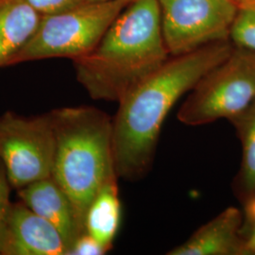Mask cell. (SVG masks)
<instances>
[{
	"label": "cell",
	"instance_id": "18",
	"mask_svg": "<svg viewBox=\"0 0 255 255\" xmlns=\"http://www.w3.org/2000/svg\"><path fill=\"white\" fill-rule=\"evenodd\" d=\"M245 255L255 254V222L252 224V231L250 236L244 241Z\"/></svg>",
	"mask_w": 255,
	"mask_h": 255
},
{
	"label": "cell",
	"instance_id": "1",
	"mask_svg": "<svg viewBox=\"0 0 255 255\" xmlns=\"http://www.w3.org/2000/svg\"><path fill=\"white\" fill-rule=\"evenodd\" d=\"M234 47L227 40L170 56L120 100L113 119L114 162L119 178L138 181L148 173L169 112Z\"/></svg>",
	"mask_w": 255,
	"mask_h": 255
},
{
	"label": "cell",
	"instance_id": "6",
	"mask_svg": "<svg viewBox=\"0 0 255 255\" xmlns=\"http://www.w3.org/2000/svg\"><path fill=\"white\" fill-rule=\"evenodd\" d=\"M56 139L49 115L24 118L13 113L0 117V161L11 187L17 190L51 177Z\"/></svg>",
	"mask_w": 255,
	"mask_h": 255
},
{
	"label": "cell",
	"instance_id": "13",
	"mask_svg": "<svg viewBox=\"0 0 255 255\" xmlns=\"http://www.w3.org/2000/svg\"><path fill=\"white\" fill-rule=\"evenodd\" d=\"M229 121L236 128L242 146V161L236 185L238 194L247 201L255 195V101Z\"/></svg>",
	"mask_w": 255,
	"mask_h": 255
},
{
	"label": "cell",
	"instance_id": "16",
	"mask_svg": "<svg viewBox=\"0 0 255 255\" xmlns=\"http://www.w3.org/2000/svg\"><path fill=\"white\" fill-rule=\"evenodd\" d=\"M110 250L87 233L82 234L75 241L67 255H103Z\"/></svg>",
	"mask_w": 255,
	"mask_h": 255
},
{
	"label": "cell",
	"instance_id": "2",
	"mask_svg": "<svg viewBox=\"0 0 255 255\" xmlns=\"http://www.w3.org/2000/svg\"><path fill=\"white\" fill-rule=\"evenodd\" d=\"M170 57L157 0L128 4L91 52L74 60L77 80L94 100L119 102Z\"/></svg>",
	"mask_w": 255,
	"mask_h": 255
},
{
	"label": "cell",
	"instance_id": "10",
	"mask_svg": "<svg viewBox=\"0 0 255 255\" xmlns=\"http://www.w3.org/2000/svg\"><path fill=\"white\" fill-rule=\"evenodd\" d=\"M243 216L240 210L228 207L198 229L168 255H245L244 241L240 237Z\"/></svg>",
	"mask_w": 255,
	"mask_h": 255
},
{
	"label": "cell",
	"instance_id": "3",
	"mask_svg": "<svg viewBox=\"0 0 255 255\" xmlns=\"http://www.w3.org/2000/svg\"><path fill=\"white\" fill-rule=\"evenodd\" d=\"M56 148L51 177L73 205L79 225L85 232V218L92 201L113 178V119L91 106L67 107L50 113Z\"/></svg>",
	"mask_w": 255,
	"mask_h": 255
},
{
	"label": "cell",
	"instance_id": "4",
	"mask_svg": "<svg viewBox=\"0 0 255 255\" xmlns=\"http://www.w3.org/2000/svg\"><path fill=\"white\" fill-rule=\"evenodd\" d=\"M128 5L124 1L86 2L43 14L33 36L12 57L9 65L56 57L74 61L88 54Z\"/></svg>",
	"mask_w": 255,
	"mask_h": 255
},
{
	"label": "cell",
	"instance_id": "11",
	"mask_svg": "<svg viewBox=\"0 0 255 255\" xmlns=\"http://www.w3.org/2000/svg\"><path fill=\"white\" fill-rule=\"evenodd\" d=\"M42 14L26 0H0V67L33 36Z\"/></svg>",
	"mask_w": 255,
	"mask_h": 255
},
{
	"label": "cell",
	"instance_id": "7",
	"mask_svg": "<svg viewBox=\"0 0 255 255\" xmlns=\"http://www.w3.org/2000/svg\"><path fill=\"white\" fill-rule=\"evenodd\" d=\"M170 56L230 40L238 9L228 0H157Z\"/></svg>",
	"mask_w": 255,
	"mask_h": 255
},
{
	"label": "cell",
	"instance_id": "20",
	"mask_svg": "<svg viewBox=\"0 0 255 255\" xmlns=\"http://www.w3.org/2000/svg\"><path fill=\"white\" fill-rule=\"evenodd\" d=\"M107 1H124V2H127L128 4H130L137 0H88L87 2H107Z\"/></svg>",
	"mask_w": 255,
	"mask_h": 255
},
{
	"label": "cell",
	"instance_id": "14",
	"mask_svg": "<svg viewBox=\"0 0 255 255\" xmlns=\"http://www.w3.org/2000/svg\"><path fill=\"white\" fill-rule=\"evenodd\" d=\"M230 41L236 47L255 52V9L237 11Z\"/></svg>",
	"mask_w": 255,
	"mask_h": 255
},
{
	"label": "cell",
	"instance_id": "8",
	"mask_svg": "<svg viewBox=\"0 0 255 255\" xmlns=\"http://www.w3.org/2000/svg\"><path fill=\"white\" fill-rule=\"evenodd\" d=\"M60 232L23 202L12 203L1 255H67Z\"/></svg>",
	"mask_w": 255,
	"mask_h": 255
},
{
	"label": "cell",
	"instance_id": "19",
	"mask_svg": "<svg viewBox=\"0 0 255 255\" xmlns=\"http://www.w3.org/2000/svg\"><path fill=\"white\" fill-rule=\"evenodd\" d=\"M238 10L255 9V0H228Z\"/></svg>",
	"mask_w": 255,
	"mask_h": 255
},
{
	"label": "cell",
	"instance_id": "15",
	"mask_svg": "<svg viewBox=\"0 0 255 255\" xmlns=\"http://www.w3.org/2000/svg\"><path fill=\"white\" fill-rule=\"evenodd\" d=\"M10 186L5 166L0 161V255L2 254L7 236L10 211L12 207V203L9 201Z\"/></svg>",
	"mask_w": 255,
	"mask_h": 255
},
{
	"label": "cell",
	"instance_id": "5",
	"mask_svg": "<svg viewBox=\"0 0 255 255\" xmlns=\"http://www.w3.org/2000/svg\"><path fill=\"white\" fill-rule=\"evenodd\" d=\"M255 101V52L235 46L194 86L177 116L184 125L201 126L230 120Z\"/></svg>",
	"mask_w": 255,
	"mask_h": 255
},
{
	"label": "cell",
	"instance_id": "12",
	"mask_svg": "<svg viewBox=\"0 0 255 255\" xmlns=\"http://www.w3.org/2000/svg\"><path fill=\"white\" fill-rule=\"evenodd\" d=\"M118 179H111L101 187L85 218V232L109 250L113 248L121 220Z\"/></svg>",
	"mask_w": 255,
	"mask_h": 255
},
{
	"label": "cell",
	"instance_id": "17",
	"mask_svg": "<svg viewBox=\"0 0 255 255\" xmlns=\"http://www.w3.org/2000/svg\"><path fill=\"white\" fill-rule=\"evenodd\" d=\"M38 12L50 14L65 9H71L86 3L88 0H26Z\"/></svg>",
	"mask_w": 255,
	"mask_h": 255
},
{
	"label": "cell",
	"instance_id": "9",
	"mask_svg": "<svg viewBox=\"0 0 255 255\" xmlns=\"http://www.w3.org/2000/svg\"><path fill=\"white\" fill-rule=\"evenodd\" d=\"M18 195L29 209L50 222L60 232L68 252L78 237L84 234L71 201L52 177L27 184L18 189Z\"/></svg>",
	"mask_w": 255,
	"mask_h": 255
}]
</instances>
